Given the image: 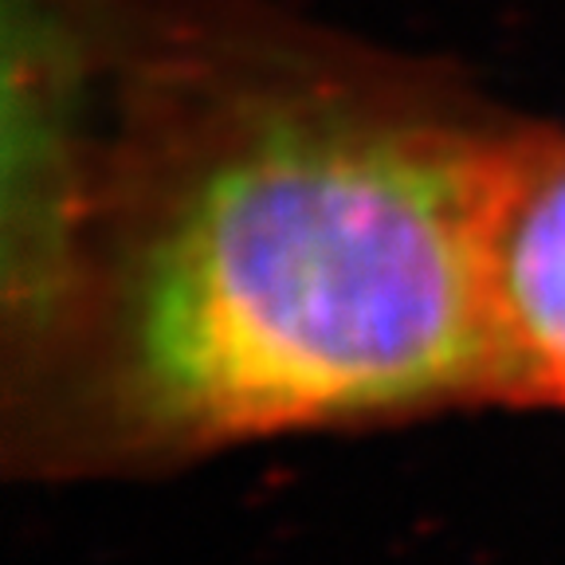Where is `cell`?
Masks as SVG:
<instances>
[{"label": "cell", "mask_w": 565, "mask_h": 565, "mask_svg": "<svg viewBox=\"0 0 565 565\" xmlns=\"http://www.w3.org/2000/svg\"><path fill=\"white\" fill-rule=\"evenodd\" d=\"M507 138L353 106L228 130L146 236L134 385L189 436L499 393L487 224Z\"/></svg>", "instance_id": "obj_1"}, {"label": "cell", "mask_w": 565, "mask_h": 565, "mask_svg": "<svg viewBox=\"0 0 565 565\" xmlns=\"http://www.w3.org/2000/svg\"><path fill=\"white\" fill-rule=\"evenodd\" d=\"M499 393L565 405V134L507 138L487 224Z\"/></svg>", "instance_id": "obj_2"}]
</instances>
